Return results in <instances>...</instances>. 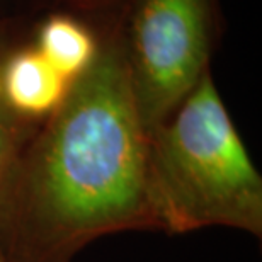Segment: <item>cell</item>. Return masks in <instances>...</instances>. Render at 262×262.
Returning <instances> with one entry per match:
<instances>
[{"label": "cell", "instance_id": "cell-7", "mask_svg": "<svg viewBox=\"0 0 262 262\" xmlns=\"http://www.w3.org/2000/svg\"><path fill=\"white\" fill-rule=\"evenodd\" d=\"M0 262H12V260L7 257V254H5L2 249H0Z\"/></svg>", "mask_w": 262, "mask_h": 262}, {"label": "cell", "instance_id": "cell-8", "mask_svg": "<svg viewBox=\"0 0 262 262\" xmlns=\"http://www.w3.org/2000/svg\"><path fill=\"white\" fill-rule=\"evenodd\" d=\"M0 94H2V82H0Z\"/></svg>", "mask_w": 262, "mask_h": 262}, {"label": "cell", "instance_id": "cell-6", "mask_svg": "<svg viewBox=\"0 0 262 262\" xmlns=\"http://www.w3.org/2000/svg\"><path fill=\"white\" fill-rule=\"evenodd\" d=\"M28 121L29 119L20 118L7 107L0 106V198L19 154L33 136Z\"/></svg>", "mask_w": 262, "mask_h": 262}, {"label": "cell", "instance_id": "cell-2", "mask_svg": "<svg viewBox=\"0 0 262 262\" xmlns=\"http://www.w3.org/2000/svg\"><path fill=\"white\" fill-rule=\"evenodd\" d=\"M148 186L157 228L167 233L262 235V177L208 75L150 135Z\"/></svg>", "mask_w": 262, "mask_h": 262}, {"label": "cell", "instance_id": "cell-3", "mask_svg": "<svg viewBox=\"0 0 262 262\" xmlns=\"http://www.w3.org/2000/svg\"><path fill=\"white\" fill-rule=\"evenodd\" d=\"M206 46L203 0H145L140 7L128 65L141 121L150 135L201 80Z\"/></svg>", "mask_w": 262, "mask_h": 262}, {"label": "cell", "instance_id": "cell-5", "mask_svg": "<svg viewBox=\"0 0 262 262\" xmlns=\"http://www.w3.org/2000/svg\"><path fill=\"white\" fill-rule=\"evenodd\" d=\"M38 53L70 82L87 70L97 55L96 41L82 24L53 17L39 31Z\"/></svg>", "mask_w": 262, "mask_h": 262}, {"label": "cell", "instance_id": "cell-1", "mask_svg": "<svg viewBox=\"0 0 262 262\" xmlns=\"http://www.w3.org/2000/svg\"><path fill=\"white\" fill-rule=\"evenodd\" d=\"M148 151L128 58L97 51L19 154L0 198V249L12 262H70L104 235L159 230Z\"/></svg>", "mask_w": 262, "mask_h": 262}, {"label": "cell", "instance_id": "cell-4", "mask_svg": "<svg viewBox=\"0 0 262 262\" xmlns=\"http://www.w3.org/2000/svg\"><path fill=\"white\" fill-rule=\"evenodd\" d=\"M0 82L7 109L24 119L51 116L63 102L72 83L38 50L14 55L5 65Z\"/></svg>", "mask_w": 262, "mask_h": 262}]
</instances>
